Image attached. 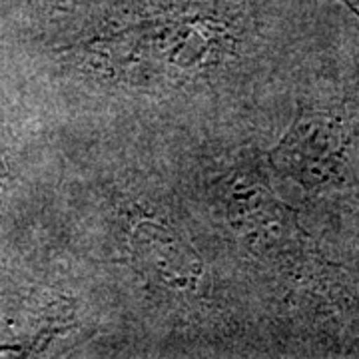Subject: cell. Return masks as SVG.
Here are the masks:
<instances>
[{
    "instance_id": "1",
    "label": "cell",
    "mask_w": 359,
    "mask_h": 359,
    "mask_svg": "<svg viewBox=\"0 0 359 359\" xmlns=\"http://www.w3.org/2000/svg\"><path fill=\"white\" fill-rule=\"evenodd\" d=\"M344 150L346 138L337 122L308 116L273 150V164L304 188H323L337 178Z\"/></svg>"
},
{
    "instance_id": "2",
    "label": "cell",
    "mask_w": 359,
    "mask_h": 359,
    "mask_svg": "<svg viewBox=\"0 0 359 359\" xmlns=\"http://www.w3.org/2000/svg\"><path fill=\"white\" fill-rule=\"evenodd\" d=\"M134 252L146 276L172 290L194 285L200 278L198 254L176 233L156 224H142L136 230Z\"/></svg>"
},
{
    "instance_id": "3",
    "label": "cell",
    "mask_w": 359,
    "mask_h": 359,
    "mask_svg": "<svg viewBox=\"0 0 359 359\" xmlns=\"http://www.w3.org/2000/svg\"><path fill=\"white\" fill-rule=\"evenodd\" d=\"M341 2H346L347 6L359 16V0H341Z\"/></svg>"
}]
</instances>
